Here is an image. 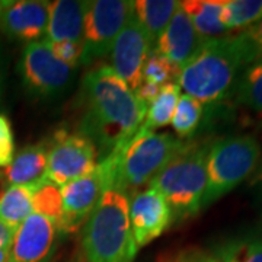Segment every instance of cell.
<instances>
[{"mask_svg":"<svg viewBox=\"0 0 262 262\" xmlns=\"http://www.w3.org/2000/svg\"><path fill=\"white\" fill-rule=\"evenodd\" d=\"M82 96L80 134L92 141L101 160L124 149L144 122L147 106L111 66H98L84 76Z\"/></svg>","mask_w":262,"mask_h":262,"instance_id":"cell-1","label":"cell"},{"mask_svg":"<svg viewBox=\"0 0 262 262\" xmlns=\"http://www.w3.org/2000/svg\"><path fill=\"white\" fill-rule=\"evenodd\" d=\"M255 61L242 32L208 39L181 70L178 84L201 105H217L233 96L241 75Z\"/></svg>","mask_w":262,"mask_h":262,"instance_id":"cell-2","label":"cell"},{"mask_svg":"<svg viewBox=\"0 0 262 262\" xmlns=\"http://www.w3.org/2000/svg\"><path fill=\"white\" fill-rule=\"evenodd\" d=\"M86 262H133L137 252L130 225V198L106 189L82 234Z\"/></svg>","mask_w":262,"mask_h":262,"instance_id":"cell-3","label":"cell"},{"mask_svg":"<svg viewBox=\"0 0 262 262\" xmlns=\"http://www.w3.org/2000/svg\"><path fill=\"white\" fill-rule=\"evenodd\" d=\"M210 147V141L184 143L173 159L147 185L158 189L166 200L172 223L195 217L201 211Z\"/></svg>","mask_w":262,"mask_h":262,"instance_id":"cell-4","label":"cell"},{"mask_svg":"<svg viewBox=\"0 0 262 262\" xmlns=\"http://www.w3.org/2000/svg\"><path fill=\"white\" fill-rule=\"evenodd\" d=\"M261 159V144L249 134L229 136L213 141L207 156V184L201 210L214 204L256 173Z\"/></svg>","mask_w":262,"mask_h":262,"instance_id":"cell-5","label":"cell"},{"mask_svg":"<svg viewBox=\"0 0 262 262\" xmlns=\"http://www.w3.org/2000/svg\"><path fill=\"white\" fill-rule=\"evenodd\" d=\"M184 146V141L165 133L140 130L120 150L113 188L128 198L140 192V188L168 165Z\"/></svg>","mask_w":262,"mask_h":262,"instance_id":"cell-6","label":"cell"},{"mask_svg":"<svg viewBox=\"0 0 262 262\" xmlns=\"http://www.w3.org/2000/svg\"><path fill=\"white\" fill-rule=\"evenodd\" d=\"M134 12V2L92 0L86 2L83 18L82 64L111 54L114 41Z\"/></svg>","mask_w":262,"mask_h":262,"instance_id":"cell-7","label":"cell"},{"mask_svg":"<svg viewBox=\"0 0 262 262\" xmlns=\"http://www.w3.org/2000/svg\"><path fill=\"white\" fill-rule=\"evenodd\" d=\"M18 69L25 89L41 99L63 94L73 75V69L56 58L44 39L28 42L24 47Z\"/></svg>","mask_w":262,"mask_h":262,"instance_id":"cell-8","label":"cell"},{"mask_svg":"<svg viewBox=\"0 0 262 262\" xmlns=\"http://www.w3.org/2000/svg\"><path fill=\"white\" fill-rule=\"evenodd\" d=\"M98 166V153L88 137L61 130L56 133L47 151L46 179L63 187L67 182L94 172Z\"/></svg>","mask_w":262,"mask_h":262,"instance_id":"cell-9","label":"cell"},{"mask_svg":"<svg viewBox=\"0 0 262 262\" xmlns=\"http://www.w3.org/2000/svg\"><path fill=\"white\" fill-rule=\"evenodd\" d=\"M151 44L149 32L133 12L111 50V67L133 92L143 83V66L151 51Z\"/></svg>","mask_w":262,"mask_h":262,"instance_id":"cell-10","label":"cell"},{"mask_svg":"<svg viewBox=\"0 0 262 262\" xmlns=\"http://www.w3.org/2000/svg\"><path fill=\"white\" fill-rule=\"evenodd\" d=\"M108 188V177L99 162L94 172L60 187L63 220L58 230L70 233L83 226Z\"/></svg>","mask_w":262,"mask_h":262,"instance_id":"cell-11","label":"cell"},{"mask_svg":"<svg viewBox=\"0 0 262 262\" xmlns=\"http://www.w3.org/2000/svg\"><path fill=\"white\" fill-rule=\"evenodd\" d=\"M170 223V208L158 189L147 188L131 196L130 225L137 249L158 239Z\"/></svg>","mask_w":262,"mask_h":262,"instance_id":"cell-12","label":"cell"},{"mask_svg":"<svg viewBox=\"0 0 262 262\" xmlns=\"http://www.w3.org/2000/svg\"><path fill=\"white\" fill-rule=\"evenodd\" d=\"M57 233L56 223L32 213L13 234L8 262H46L54 251Z\"/></svg>","mask_w":262,"mask_h":262,"instance_id":"cell-13","label":"cell"},{"mask_svg":"<svg viewBox=\"0 0 262 262\" xmlns=\"http://www.w3.org/2000/svg\"><path fill=\"white\" fill-rule=\"evenodd\" d=\"M51 2L10 0L0 16V29L10 38L35 42L46 37Z\"/></svg>","mask_w":262,"mask_h":262,"instance_id":"cell-14","label":"cell"},{"mask_svg":"<svg viewBox=\"0 0 262 262\" xmlns=\"http://www.w3.org/2000/svg\"><path fill=\"white\" fill-rule=\"evenodd\" d=\"M156 42V50L162 56L166 57L181 73V70L188 64V61L194 57L196 50L204 41L198 37L191 19L179 5L169 25Z\"/></svg>","mask_w":262,"mask_h":262,"instance_id":"cell-15","label":"cell"},{"mask_svg":"<svg viewBox=\"0 0 262 262\" xmlns=\"http://www.w3.org/2000/svg\"><path fill=\"white\" fill-rule=\"evenodd\" d=\"M86 2H51L46 31L47 42H83V18Z\"/></svg>","mask_w":262,"mask_h":262,"instance_id":"cell-16","label":"cell"},{"mask_svg":"<svg viewBox=\"0 0 262 262\" xmlns=\"http://www.w3.org/2000/svg\"><path fill=\"white\" fill-rule=\"evenodd\" d=\"M47 146L32 144L18 151L6 168L0 173L8 185H29L46 178L47 170Z\"/></svg>","mask_w":262,"mask_h":262,"instance_id":"cell-17","label":"cell"},{"mask_svg":"<svg viewBox=\"0 0 262 262\" xmlns=\"http://www.w3.org/2000/svg\"><path fill=\"white\" fill-rule=\"evenodd\" d=\"M225 0H185L181 8L191 19L195 32L203 41L229 35L222 20Z\"/></svg>","mask_w":262,"mask_h":262,"instance_id":"cell-18","label":"cell"},{"mask_svg":"<svg viewBox=\"0 0 262 262\" xmlns=\"http://www.w3.org/2000/svg\"><path fill=\"white\" fill-rule=\"evenodd\" d=\"M39 182L29 185H10L2 192L0 195L2 223H5L12 229H18L22 225V222L32 214V196Z\"/></svg>","mask_w":262,"mask_h":262,"instance_id":"cell-19","label":"cell"},{"mask_svg":"<svg viewBox=\"0 0 262 262\" xmlns=\"http://www.w3.org/2000/svg\"><path fill=\"white\" fill-rule=\"evenodd\" d=\"M179 5L181 2L177 0H139L134 2V15L155 42L166 29Z\"/></svg>","mask_w":262,"mask_h":262,"instance_id":"cell-20","label":"cell"},{"mask_svg":"<svg viewBox=\"0 0 262 262\" xmlns=\"http://www.w3.org/2000/svg\"><path fill=\"white\" fill-rule=\"evenodd\" d=\"M179 96H181V88L177 82L163 84L159 95L149 105L146 118L140 128L153 131L170 124Z\"/></svg>","mask_w":262,"mask_h":262,"instance_id":"cell-21","label":"cell"},{"mask_svg":"<svg viewBox=\"0 0 262 262\" xmlns=\"http://www.w3.org/2000/svg\"><path fill=\"white\" fill-rule=\"evenodd\" d=\"M233 95L236 102L262 115V60L245 69L237 80Z\"/></svg>","mask_w":262,"mask_h":262,"instance_id":"cell-22","label":"cell"},{"mask_svg":"<svg viewBox=\"0 0 262 262\" xmlns=\"http://www.w3.org/2000/svg\"><path fill=\"white\" fill-rule=\"evenodd\" d=\"M217 262H262V237H236L217 245Z\"/></svg>","mask_w":262,"mask_h":262,"instance_id":"cell-23","label":"cell"},{"mask_svg":"<svg viewBox=\"0 0 262 262\" xmlns=\"http://www.w3.org/2000/svg\"><path fill=\"white\" fill-rule=\"evenodd\" d=\"M262 19V0H225L222 20L226 29H245Z\"/></svg>","mask_w":262,"mask_h":262,"instance_id":"cell-24","label":"cell"},{"mask_svg":"<svg viewBox=\"0 0 262 262\" xmlns=\"http://www.w3.org/2000/svg\"><path fill=\"white\" fill-rule=\"evenodd\" d=\"M32 213L44 215L60 229L63 220V198L60 187L42 179L32 196Z\"/></svg>","mask_w":262,"mask_h":262,"instance_id":"cell-25","label":"cell"},{"mask_svg":"<svg viewBox=\"0 0 262 262\" xmlns=\"http://www.w3.org/2000/svg\"><path fill=\"white\" fill-rule=\"evenodd\" d=\"M201 118H203V105L195 98L184 94L179 96L170 124L181 139H187L195 133L201 122Z\"/></svg>","mask_w":262,"mask_h":262,"instance_id":"cell-26","label":"cell"},{"mask_svg":"<svg viewBox=\"0 0 262 262\" xmlns=\"http://www.w3.org/2000/svg\"><path fill=\"white\" fill-rule=\"evenodd\" d=\"M179 72L173 67L165 56H162L158 50H151L143 66V82L155 83L158 86L173 82L178 83Z\"/></svg>","mask_w":262,"mask_h":262,"instance_id":"cell-27","label":"cell"},{"mask_svg":"<svg viewBox=\"0 0 262 262\" xmlns=\"http://www.w3.org/2000/svg\"><path fill=\"white\" fill-rule=\"evenodd\" d=\"M156 262H217L213 253L198 246H185L178 249L163 251L158 255Z\"/></svg>","mask_w":262,"mask_h":262,"instance_id":"cell-28","label":"cell"},{"mask_svg":"<svg viewBox=\"0 0 262 262\" xmlns=\"http://www.w3.org/2000/svg\"><path fill=\"white\" fill-rule=\"evenodd\" d=\"M48 47L56 58H58L63 64L69 66L70 69H76L77 66L82 64L83 42H48Z\"/></svg>","mask_w":262,"mask_h":262,"instance_id":"cell-29","label":"cell"},{"mask_svg":"<svg viewBox=\"0 0 262 262\" xmlns=\"http://www.w3.org/2000/svg\"><path fill=\"white\" fill-rule=\"evenodd\" d=\"M15 153L13 131L9 120L0 114V168H6L9 165Z\"/></svg>","mask_w":262,"mask_h":262,"instance_id":"cell-30","label":"cell"},{"mask_svg":"<svg viewBox=\"0 0 262 262\" xmlns=\"http://www.w3.org/2000/svg\"><path fill=\"white\" fill-rule=\"evenodd\" d=\"M246 39V42L251 46L253 54L256 57V61L262 60V19L252 24L251 27L241 31Z\"/></svg>","mask_w":262,"mask_h":262,"instance_id":"cell-31","label":"cell"},{"mask_svg":"<svg viewBox=\"0 0 262 262\" xmlns=\"http://www.w3.org/2000/svg\"><path fill=\"white\" fill-rule=\"evenodd\" d=\"M160 89H162V86H158V84L155 83H149V82H143L134 94H136L137 99H139L141 103H144V105L149 108L150 103L153 102L155 98L159 95Z\"/></svg>","mask_w":262,"mask_h":262,"instance_id":"cell-32","label":"cell"},{"mask_svg":"<svg viewBox=\"0 0 262 262\" xmlns=\"http://www.w3.org/2000/svg\"><path fill=\"white\" fill-rule=\"evenodd\" d=\"M15 232H16V229H12L0 222V248H9Z\"/></svg>","mask_w":262,"mask_h":262,"instance_id":"cell-33","label":"cell"},{"mask_svg":"<svg viewBox=\"0 0 262 262\" xmlns=\"http://www.w3.org/2000/svg\"><path fill=\"white\" fill-rule=\"evenodd\" d=\"M9 259V248H0V262H8Z\"/></svg>","mask_w":262,"mask_h":262,"instance_id":"cell-34","label":"cell"},{"mask_svg":"<svg viewBox=\"0 0 262 262\" xmlns=\"http://www.w3.org/2000/svg\"><path fill=\"white\" fill-rule=\"evenodd\" d=\"M10 3V0H0V16H2V13H3V10L8 8V5Z\"/></svg>","mask_w":262,"mask_h":262,"instance_id":"cell-35","label":"cell"},{"mask_svg":"<svg viewBox=\"0 0 262 262\" xmlns=\"http://www.w3.org/2000/svg\"><path fill=\"white\" fill-rule=\"evenodd\" d=\"M262 177V162L259 163V168L256 170V175H255V181H259V178Z\"/></svg>","mask_w":262,"mask_h":262,"instance_id":"cell-36","label":"cell"},{"mask_svg":"<svg viewBox=\"0 0 262 262\" xmlns=\"http://www.w3.org/2000/svg\"><path fill=\"white\" fill-rule=\"evenodd\" d=\"M259 181H261V182H262V177H261V178H259ZM261 192H262V189H261ZM261 195H262V194H261Z\"/></svg>","mask_w":262,"mask_h":262,"instance_id":"cell-37","label":"cell"}]
</instances>
